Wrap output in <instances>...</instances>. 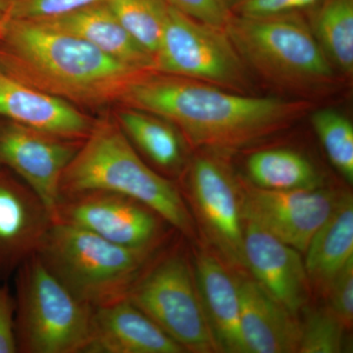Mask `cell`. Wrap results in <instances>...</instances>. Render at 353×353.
<instances>
[{
	"label": "cell",
	"mask_w": 353,
	"mask_h": 353,
	"mask_svg": "<svg viewBox=\"0 0 353 353\" xmlns=\"http://www.w3.org/2000/svg\"><path fill=\"white\" fill-rule=\"evenodd\" d=\"M313 129L330 161L347 183L353 182V127L343 114L331 108L311 115Z\"/></svg>",
	"instance_id": "25"
},
{
	"label": "cell",
	"mask_w": 353,
	"mask_h": 353,
	"mask_svg": "<svg viewBox=\"0 0 353 353\" xmlns=\"http://www.w3.org/2000/svg\"><path fill=\"white\" fill-rule=\"evenodd\" d=\"M238 274L241 333L246 353H294L299 350L301 325L254 280Z\"/></svg>",
	"instance_id": "18"
},
{
	"label": "cell",
	"mask_w": 353,
	"mask_h": 353,
	"mask_svg": "<svg viewBox=\"0 0 353 353\" xmlns=\"http://www.w3.org/2000/svg\"><path fill=\"white\" fill-rule=\"evenodd\" d=\"M328 307L350 331L353 325V259L334 279L330 285Z\"/></svg>",
	"instance_id": "29"
},
{
	"label": "cell",
	"mask_w": 353,
	"mask_h": 353,
	"mask_svg": "<svg viewBox=\"0 0 353 353\" xmlns=\"http://www.w3.org/2000/svg\"><path fill=\"white\" fill-rule=\"evenodd\" d=\"M8 9V0H0V22L6 19Z\"/></svg>",
	"instance_id": "32"
},
{
	"label": "cell",
	"mask_w": 353,
	"mask_h": 353,
	"mask_svg": "<svg viewBox=\"0 0 353 353\" xmlns=\"http://www.w3.org/2000/svg\"><path fill=\"white\" fill-rule=\"evenodd\" d=\"M309 27L334 69L353 72V0H323L307 11Z\"/></svg>",
	"instance_id": "23"
},
{
	"label": "cell",
	"mask_w": 353,
	"mask_h": 353,
	"mask_svg": "<svg viewBox=\"0 0 353 353\" xmlns=\"http://www.w3.org/2000/svg\"><path fill=\"white\" fill-rule=\"evenodd\" d=\"M78 37L112 58L153 71V57L121 25L108 1L97 2L59 17L36 20Z\"/></svg>",
	"instance_id": "19"
},
{
	"label": "cell",
	"mask_w": 353,
	"mask_h": 353,
	"mask_svg": "<svg viewBox=\"0 0 353 353\" xmlns=\"http://www.w3.org/2000/svg\"><path fill=\"white\" fill-rule=\"evenodd\" d=\"M82 141L58 138L0 118V167L29 185L53 215L62 176Z\"/></svg>",
	"instance_id": "12"
},
{
	"label": "cell",
	"mask_w": 353,
	"mask_h": 353,
	"mask_svg": "<svg viewBox=\"0 0 353 353\" xmlns=\"http://www.w3.org/2000/svg\"><path fill=\"white\" fill-rule=\"evenodd\" d=\"M248 67L225 30L190 18L170 6L153 72L248 94Z\"/></svg>",
	"instance_id": "8"
},
{
	"label": "cell",
	"mask_w": 353,
	"mask_h": 353,
	"mask_svg": "<svg viewBox=\"0 0 353 353\" xmlns=\"http://www.w3.org/2000/svg\"><path fill=\"white\" fill-rule=\"evenodd\" d=\"M301 325L299 353H340L347 328L329 307L309 312Z\"/></svg>",
	"instance_id": "26"
},
{
	"label": "cell",
	"mask_w": 353,
	"mask_h": 353,
	"mask_svg": "<svg viewBox=\"0 0 353 353\" xmlns=\"http://www.w3.org/2000/svg\"><path fill=\"white\" fill-rule=\"evenodd\" d=\"M323 0H226L232 15L264 17L282 14L307 12Z\"/></svg>",
	"instance_id": "28"
},
{
	"label": "cell",
	"mask_w": 353,
	"mask_h": 353,
	"mask_svg": "<svg viewBox=\"0 0 353 353\" xmlns=\"http://www.w3.org/2000/svg\"><path fill=\"white\" fill-rule=\"evenodd\" d=\"M118 125L134 146L157 168L176 173L185 162V139L168 121L154 114L126 108L117 114Z\"/></svg>",
	"instance_id": "21"
},
{
	"label": "cell",
	"mask_w": 353,
	"mask_h": 353,
	"mask_svg": "<svg viewBox=\"0 0 353 353\" xmlns=\"http://www.w3.org/2000/svg\"><path fill=\"white\" fill-rule=\"evenodd\" d=\"M192 268L218 352L246 353L241 333L238 274L208 250H197Z\"/></svg>",
	"instance_id": "17"
},
{
	"label": "cell",
	"mask_w": 353,
	"mask_h": 353,
	"mask_svg": "<svg viewBox=\"0 0 353 353\" xmlns=\"http://www.w3.org/2000/svg\"><path fill=\"white\" fill-rule=\"evenodd\" d=\"M17 352L15 296L4 281H0V353Z\"/></svg>",
	"instance_id": "31"
},
{
	"label": "cell",
	"mask_w": 353,
	"mask_h": 353,
	"mask_svg": "<svg viewBox=\"0 0 353 353\" xmlns=\"http://www.w3.org/2000/svg\"><path fill=\"white\" fill-rule=\"evenodd\" d=\"M108 0H8L6 18L46 20Z\"/></svg>",
	"instance_id": "27"
},
{
	"label": "cell",
	"mask_w": 353,
	"mask_h": 353,
	"mask_svg": "<svg viewBox=\"0 0 353 353\" xmlns=\"http://www.w3.org/2000/svg\"><path fill=\"white\" fill-rule=\"evenodd\" d=\"M159 248H127L54 222L37 254L77 299L95 308L126 299Z\"/></svg>",
	"instance_id": "5"
},
{
	"label": "cell",
	"mask_w": 353,
	"mask_h": 353,
	"mask_svg": "<svg viewBox=\"0 0 353 353\" xmlns=\"http://www.w3.org/2000/svg\"><path fill=\"white\" fill-rule=\"evenodd\" d=\"M0 118L78 141L87 138L94 125L73 104L21 82L1 69Z\"/></svg>",
	"instance_id": "15"
},
{
	"label": "cell",
	"mask_w": 353,
	"mask_h": 353,
	"mask_svg": "<svg viewBox=\"0 0 353 353\" xmlns=\"http://www.w3.org/2000/svg\"><path fill=\"white\" fill-rule=\"evenodd\" d=\"M15 274L18 352L85 353L94 308L77 299L38 254Z\"/></svg>",
	"instance_id": "6"
},
{
	"label": "cell",
	"mask_w": 353,
	"mask_h": 353,
	"mask_svg": "<svg viewBox=\"0 0 353 353\" xmlns=\"http://www.w3.org/2000/svg\"><path fill=\"white\" fill-rule=\"evenodd\" d=\"M176 341L129 299L94 308L85 353H183Z\"/></svg>",
	"instance_id": "16"
},
{
	"label": "cell",
	"mask_w": 353,
	"mask_h": 353,
	"mask_svg": "<svg viewBox=\"0 0 353 353\" xmlns=\"http://www.w3.org/2000/svg\"><path fill=\"white\" fill-rule=\"evenodd\" d=\"M108 190L136 199L161 216L190 240L196 228L178 187L139 157L117 121H94L62 176L60 196L83 190Z\"/></svg>",
	"instance_id": "3"
},
{
	"label": "cell",
	"mask_w": 353,
	"mask_h": 353,
	"mask_svg": "<svg viewBox=\"0 0 353 353\" xmlns=\"http://www.w3.org/2000/svg\"><path fill=\"white\" fill-rule=\"evenodd\" d=\"M241 212L267 233L304 253L316 232L328 220L345 192L327 190L260 189L239 178Z\"/></svg>",
	"instance_id": "11"
},
{
	"label": "cell",
	"mask_w": 353,
	"mask_h": 353,
	"mask_svg": "<svg viewBox=\"0 0 353 353\" xmlns=\"http://www.w3.org/2000/svg\"><path fill=\"white\" fill-rule=\"evenodd\" d=\"M53 223L50 209L39 194L0 167V281L38 253Z\"/></svg>",
	"instance_id": "13"
},
{
	"label": "cell",
	"mask_w": 353,
	"mask_h": 353,
	"mask_svg": "<svg viewBox=\"0 0 353 353\" xmlns=\"http://www.w3.org/2000/svg\"><path fill=\"white\" fill-rule=\"evenodd\" d=\"M304 253L311 290L326 297L334 279L353 259V199L350 192H345Z\"/></svg>",
	"instance_id": "20"
},
{
	"label": "cell",
	"mask_w": 353,
	"mask_h": 353,
	"mask_svg": "<svg viewBox=\"0 0 353 353\" xmlns=\"http://www.w3.org/2000/svg\"><path fill=\"white\" fill-rule=\"evenodd\" d=\"M189 194L214 252L236 273H245L243 218L239 176L225 155L202 152L190 165Z\"/></svg>",
	"instance_id": "9"
},
{
	"label": "cell",
	"mask_w": 353,
	"mask_h": 353,
	"mask_svg": "<svg viewBox=\"0 0 353 353\" xmlns=\"http://www.w3.org/2000/svg\"><path fill=\"white\" fill-rule=\"evenodd\" d=\"M0 69L73 105L90 108L120 102L131 83L150 72L39 21L10 18L0 32Z\"/></svg>",
	"instance_id": "2"
},
{
	"label": "cell",
	"mask_w": 353,
	"mask_h": 353,
	"mask_svg": "<svg viewBox=\"0 0 353 353\" xmlns=\"http://www.w3.org/2000/svg\"><path fill=\"white\" fill-rule=\"evenodd\" d=\"M121 25L154 57L170 4L167 0H108Z\"/></svg>",
	"instance_id": "24"
},
{
	"label": "cell",
	"mask_w": 353,
	"mask_h": 353,
	"mask_svg": "<svg viewBox=\"0 0 353 353\" xmlns=\"http://www.w3.org/2000/svg\"><path fill=\"white\" fill-rule=\"evenodd\" d=\"M167 2L185 15L219 29L224 30L232 17L226 0H167Z\"/></svg>",
	"instance_id": "30"
},
{
	"label": "cell",
	"mask_w": 353,
	"mask_h": 353,
	"mask_svg": "<svg viewBox=\"0 0 353 353\" xmlns=\"http://www.w3.org/2000/svg\"><path fill=\"white\" fill-rule=\"evenodd\" d=\"M2 22H3V20H2L1 22H0V32H1Z\"/></svg>",
	"instance_id": "33"
},
{
	"label": "cell",
	"mask_w": 353,
	"mask_h": 353,
	"mask_svg": "<svg viewBox=\"0 0 353 353\" xmlns=\"http://www.w3.org/2000/svg\"><path fill=\"white\" fill-rule=\"evenodd\" d=\"M224 30L248 69L272 85L306 94L336 83L334 66L303 13L232 15Z\"/></svg>",
	"instance_id": "4"
},
{
	"label": "cell",
	"mask_w": 353,
	"mask_h": 353,
	"mask_svg": "<svg viewBox=\"0 0 353 353\" xmlns=\"http://www.w3.org/2000/svg\"><path fill=\"white\" fill-rule=\"evenodd\" d=\"M246 172L248 181L264 190H315L323 188L324 183L310 160L288 148L253 153L246 160Z\"/></svg>",
	"instance_id": "22"
},
{
	"label": "cell",
	"mask_w": 353,
	"mask_h": 353,
	"mask_svg": "<svg viewBox=\"0 0 353 353\" xmlns=\"http://www.w3.org/2000/svg\"><path fill=\"white\" fill-rule=\"evenodd\" d=\"M120 102L168 121L202 152L225 157L284 131L312 108L305 99L255 97L153 71L132 83Z\"/></svg>",
	"instance_id": "1"
},
{
	"label": "cell",
	"mask_w": 353,
	"mask_h": 353,
	"mask_svg": "<svg viewBox=\"0 0 353 353\" xmlns=\"http://www.w3.org/2000/svg\"><path fill=\"white\" fill-rule=\"evenodd\" d=\"M154 257L137 279L127 299L185 352H218L192 265L180 252Z\"/></svg>",
	"instance_id": "7"
},
{
	"label": "cell",
	"mask_w": 353,
	"mask_h": 353,
	"mask_svg": "<svg viewBox=\"0 0 353 353\" xmlns=\"http://www.w3.org/2000/svg\"><path fill=\"white\" fill-rule=\"evenodd\" d=\"M245 270L292 314L306 307L311 290L301 252L248 221H243Z\"/></svg>",
	"instance_id": "14"
},
{
	"label": "cell",
	"mask_w": 353,
	"mask_h": 353,
	"mask_svg": "<svg viewBox=\"0 0 353 353\" xmlns=\"http://www.w3.org/2000/svg\"><path fill=\"white\" fill-rule=\"evenodd\" d=\"M53 218L127 248H161L168 224L136 199L99 190L61 194Z\"/></svg>",
	"instance_id": "10"
}]
</instances>
